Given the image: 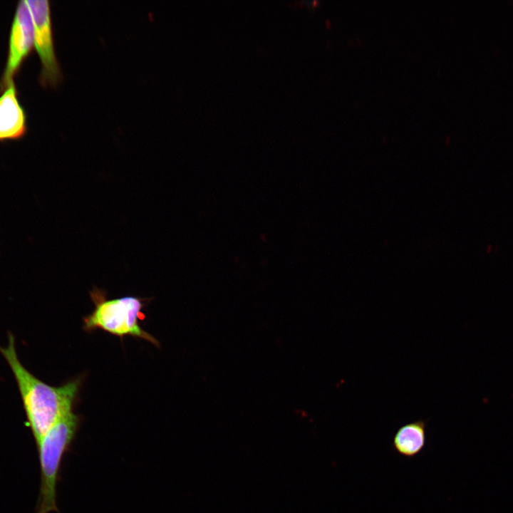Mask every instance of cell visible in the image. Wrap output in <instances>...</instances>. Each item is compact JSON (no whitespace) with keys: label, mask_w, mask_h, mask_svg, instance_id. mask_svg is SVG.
Wrapping results in <instances>:
<instances>
[{"label":"cell","mask_w":513,"mask_h":513,"mask_svg":"<svg viewBox=\"0 0 513 513\" xmlns=\"http://www.w3.org/2000/svg\"><path fill=\"white\" fill-rule=\"evenodd\" d=\"M8 338V346H0V352L16 380L27 425L36 445L61 418L73 410L81 380L69 381L58 387L43 382L30 373L19 361L14 336L9 333Z\"/></svg>","instance_id":"1"},{"label":"cell","mask_w":513,"mask_h":513,"mask_svg":"<svg viewBox=\"0 0 513 513\" xmlns=\"http://www.w3.org/2000/svg\"><path fill=\"white\" fill-rule=\"evenodd\" d=\"M79 424V416L71 410L61 418L36 444L41 484L36 513L58 512L56 487L61 465L75 438Z\"/></svg>","instance_id":"2"},{"label":"cell","mask_w":513,"mask_h":513,"mask_svg":"<svg viewBox=\"0 0 513 513\" xmlns=\"http://www.w3.org/2000/svg\"><path fill=\"white\" fill-rule=\"evenodd\" d=\"M90 295L95 309L83 319L86 331L102 329L120 338L132 336L159 346L155 337L144 331L138 323L143 316L141 311L143 299L128 296L107 299L105 292L98 289L90 291Z\"/></svg>","instance_id":"3"},{"label":"cell","mask_w":513,"mask_h":513,"mask_svg":"<svg viewBox=\"0 0 513 513\" xmlns=\"http://www.w3.org/2000/svg\"><path fill=\"white\" fill-rule=\"evenodd\" d=\"M26 1L33 18L34 46L41 63L40 81L43 86H56L61 73L53 47L49 1Z\"/></svg>","instance_id":"4"},{"label":"cell","mask_w":513,"mask_h":513,"mask_svg":"<svg viewBox=\"0 0 513 513\" xmlns=\"http://www.w3.org/2000/svg\"><path fill=\"white\" fill-rule=\"evenodd\" d=\"M34 45V24L26 1L19 2L11 28L6 65L0 82L2 90L14 82L24 59Z\"/></svg>","instance_id":"5"},{"label":"cell","mask_w":513,"mask_h":513,"mask_svg":"<svg viewBox=\"0 0 513 513\" xmlns=\"http://www.w3.org/2000/svg\"><path fill=\"white\" fill-rule=\"evenodd\" d=\"M26 130V113L17 96L14 83L0 96V142L22 138Z\"/></svg>","instance_id":"6"},{"label":"cell","mask_w":513,"mask_h":513,"mask_svg":"<svg viewBox=\"0 0 513 513\" xmlns=\"http://www.w3.org/2000/svg\"><path fill=\"white\" fill-rule=\"evenodd\" d=\"M426 443V423L420 420L401 426L395 432L393 445L400 455L413 457L418 455Z\"/></svg>","instance_id":"7"}]
</instances>
